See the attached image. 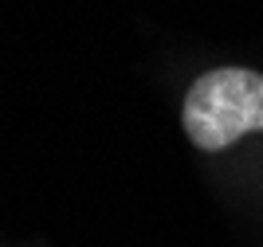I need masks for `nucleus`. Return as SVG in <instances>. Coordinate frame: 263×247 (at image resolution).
Returning <instances> with one entry per match:
<instances>
[{
  "label": "nucleus",
  "instance_id": "nucleus-1",
  "mask_svg": "<svg viewBox=\"0 0 263 247\" xmlns=\"http://www.w3.org/2000/svg\"><path fill=\"white\" fill-rule=\"evenodd\" d=\"M185 134L197 149H228L243 134L263 129V75L248 67H220L189 86Z\"/></svg>",
  "mask_w": 263,
  "mask_h": 247
}]
</instances>
